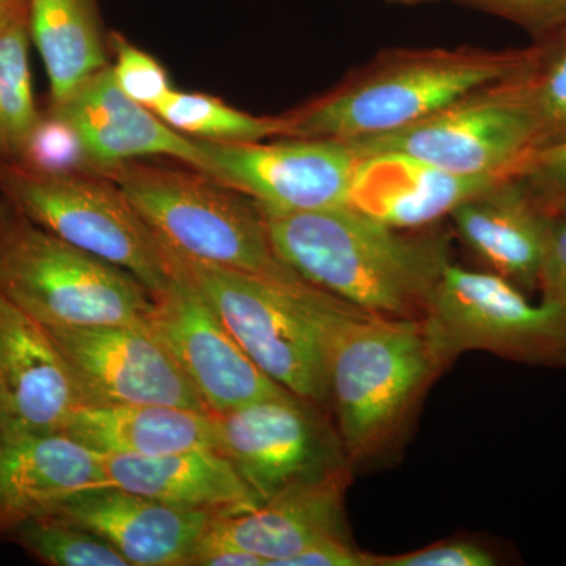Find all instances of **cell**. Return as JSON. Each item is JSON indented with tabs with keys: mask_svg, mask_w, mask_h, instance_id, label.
I'll use <instances>...</instances> for the list:
<instances>
[{
	"mask_svg": "<svg viewBox=\"0 0 566 566\" xmlns=\"http://www.w3.org/2000/svg\"><path fill=\"white\" fill-rule=\"evenodd\" d=\"M323 406L296 395L268 398L214 416L218 446L260 501L348 468Z\"/></svg>",
	"mask_w": 566,
	"mask_h": 566,
	"instance_id": "cell-10",
	"label": "cell"
},
{
	"mask_svg": "<svg viewBox=\"0 0 566 566\" xmlns=\"http://www.w3.org/2000/svg\"><path fill=\"white\" fill-rule=\"evenodd\" d=\"M0 192L48 232L129 271L151 293L169 285L172 260L166 244L106 175L40 172L0 159Z\"/></svg>",
	"mask_w": 566,
	"mask_h": 566,
	"instance_id": "cell-7",
	"label": "cell"
},
{
	"mask_svg": "<svg viewBox=\"0 0 566 566\" xmlns=\"http://www.w3.org/2000/svg\"><path fill=\"white\" fill-rule=\"evenodd\" d=\"M424 334L439 370L468 352L524 363H566V311L531 303L523 290L491 271L449 262L431 294Z\"/></svg>",
	"mask_w": 566,
	"mask_h": 566,
	"instance_id": "cell-8",
	"label": "cell"
},
{
	"mask_svg": "<svg viewBox=\"0 0 566 566\" xmlns=\"http://www.w3.org/2000/svg\"><path fill=\"white\" fill-rule=\"evenodd\" d=\"M109 485L102 453L65 433L0 441V536L77 491Z\"/></svg>",
	"mask_w": 566,
	"mask_h": 566,
	"instance_id": "cell-19",
	"label": "cell"
},
{
	"mask_svg": "<svg viewBox=\"0 0 566 566\" xmlns=\"http://www.w3.org/2000/svg\"><path fill=\"white\" fill-rule=\"evenodd\" d=\"M44 515L106 539L129 566H188L212 521L222 516L167 505L114 485L77 491Z\"/></svg>",
	"mask_w": 566,
	"mask_h": 566,
	"instance_id": "cell-16",
	"label": "cell"
},
{
	"mask_svg": "<svg viewBox=\"0 0 566 566\" xmlns=\"http://www.w3.org/2000/svg\"><path fill=\"white\" fill-rule=\"evenodd\" d=\"M536 52L538 48L386 52L283 115L289 137L354 142L398 132L480 88L520 76L531 69Z\"/></svg>",
	"mask_w": 566,
	"mask_h": 566,
	"instance_id": "cell-2",
	"label": "cell"
},
{
	"mask_svg": "<svg viewBox=\"0 0 566 566\" xmlns=\"http://www.w3.org/2000/svg\"><path fill=\"white\" fill-rule=\"evenodd\" d=\"M538 286L543 300L553 301L566 311V207L549 212Z\"/></svg>",
	"mask_w": 566,
	"mask_h": 566,
	"instance_id": "cell-33",
	"label": "cell"
},
{
	"mask_svg": "<svg viewBox=\"0 0 566 566\" xmlns=\"http://www.w3.org/2000/svg\"><path fill=\"white\" fill-rule=\"evenodd\" d=\"M175 163L139 159L99 174L120 186L156 237L181 256L263 277L301 279L275 256L259 203Z\"/></svg>",
	"mask_w": 566,
	"mask_h": 566,
	"instance_id": "cell-5",
	"label": "cell"
},
{
	"mask_svg": "<svg viewBox=\"0 0 566 566\" xmlns=\"http://www.w3.org/2000/svg\"><path fill=\"white\" fill-rule=\"evenodd\" d=\"M439 374L422 319L368 314L346 304L327 344V405L348 461L387 449Z\"/></svg>",
	"mask_w": 566,
	"mask_h": 566,
	"instance_id": "cell-3",
	"label": "cell"
},
{
	"mask_svg": "<svg viewBox=\"0 0 566 566\" xmlns=\"http://www.w3.org/2000/svg\"><path fill=\"white\" fill-rule=\"evenodd\" d=\"M546 39L520 77L538 125L539 147L566 137V28Z\"/></svg>",
	"mask_w": 566,
	"mask_h": 566,
	"instance_id": "cell-27",
	"label": "cell"
},
{
	"mask_svg": "<svg viewBox=\"0 0 566 566\" xmlns=\"http://www.w3.org/2000/svg\"><path fill=\"white\" fill-rule=\"evenodd\" d=\"M169 253L172 279L161 292L151 293L145 327L180 365L208 411L222 415L253 401L292 394L249 359Z\"/></svg>",
	"mask_w": 566,
	"mask_h": 566,
	"instance_id": "cell-11",
	"label": "cell"
},
{
	"mask_svg": "<svg viewBox=\"0 0 566 566\" xmlns=\"http://www.w3.org/2000/svg\"><path fill=\"white\" fill-rule=\"evenodd\" d=\"M81 395L50 333L0 296V441L63 433Z\"/></svg>",
	"mask_w": 566,
	"mask_h": 566,
	"instance_id": "cell-15",
	"label": "cell"
},
{
	"mask_svg": "<svg viewBox=\"0 0 566 566\" xmlns=\"http://www.w3.org/2000/svg\"><path fill=\"white\" fill-rule=\"evenodd\" d=\"M263 560L248 551L223 545V543L200 539L193 549L188 566H262Z\"/></svg>",
	"mask_w": 566,
	"mask_h": 566,
	"instance_id": "cell-35",
	"label": "cell"
},
{
	"mask_svg": "<svg viewBox=\"0 0 566 566\" xmlns=\"http://www.w3.org/2000/svg\"><path fill=\"white\" fill-rule=\"evenodd\" d=\"M169 251L264 375L296 397L327 405V344L344 301L303 279L241 273Z\"/></svg>",
	"mask_w": 566,
	"mask_h": 566,
	"instance_id": "cell-4",
	"label": "cell"
},
{
	"mask_svg": "<svg viewBox=\"0 0 566 566\" xmlns=\"http://www.w3.org/2000/svg\"><path fill=\"white\" fill-rule=\"evenodd\" d=\"M17 163L50 174L91 170L80 134L69 120L50 109H44L33 126Z\"/></svg>",
	"mask_w": 566,
	"mask_h": 566,
	"instance_id": "cell-28",
	"label": "cell"
},
{
	"mask_svg": "<svg viewBox=\"0 0 566 566\" xmlns=\"http://www.w3.org/2000/svg\"><path fill=\"white\" fill-rule=\"evenodd\" d=\"M203 145L216 180L251 197L264 212L349 207L360 155L346 142L275 137Z\"/></svg>",
	"mask_w": 566,
	"mask_h": 566,
	"instance_id": "cell-12",
	"label": "cell"
},
{
	"mask_svg": "<svg viewBox=\"0 0 566 566\" xmlns=\"http://www.w3.org/2000/svg\"><path fill=\"white\" fill-rule=\"evenodd\" d=\"M349 468L297 483L243 512L212 521L205 539L248 551L264 565L289 558L331 535H345L344 504Z\"/></svg>",
	"mask_w": 566,
	"mask_h": 566,
	"instance_id": "cell-17",
	"label": "cell"
},
{
	"mask_svg": "<svg viewBox=\"0 0 566 566\" xmlns=\"http://www.w3.org/2000/svg\"><path fill=\"white\" fill-rule=\"evenodd\" d=\"M516 174L547 211L566 207V137L535 148Z\"/></svg>",
	"mask_w": 566,
	"mask_h": 566,
	"instance_id": "cell-30",
	"label": "cell"
},
{
	"mask_svg": "<svg viewBox=\"0 0 566 566\" xmlns=\"http://www.w3.org/2000/svg\"><path fill=\"white\" fill-rule=\"evenodd\" d=\"M63 433L102 455L161 457L218 446L211 412L170 405L82 406Z\"/></svg>",
	"mask_w": 566,
	"mask_h": 566,
	"instance_id": "cell-22",
	"label": "cell"
},
{
	"mask_svg": "<svg viewBox=\"0 0 566 566\" xmlns=\"http://www.w3.org/2000/svg\"><path fill=\"white\" fill-rule=\"evenodd\" d=\"M0 296L43 326H145L153 304L136 275L48 232L2 196Z\"/></svg>",
	"mask_w": 566,
	"mask_h": 566,
	"instance_id": "cell-6",
	"label": "cell"
},
{
	"mask_svg": "<svg viewBox=\"0 0 566 566\" xmlns=\"http://www.w3.org/2000/svg\"><path fill=\"white\" fill-rule=\"evenodd\" d=\"M28 6L32 41L50 80V106H57L111 65L99 0H28Z\"/></svg>",
	"mask_w": 566,
	"mask_h": 566,
	"instance_id": "cell-23",
	"label": "cell"
},
{
	"mask_svg": "<svg viewBox=\"0 0 566 566\" xmlns=\"http://www.w3.org/2000/svg\"><path fill=\"white\" fill-rule=\"evenodd\" d=\"M264 216L289 270L368 314L422 319L450 262L444 234L394 229L353 207Z\"/></svg>",
	"mask_w": 566,
	"mask_h": 566,
	"instance_id": "cell-1",
	"label": "cell"
},
{
	"mask_svg": "<svg viewBox=\"0 0 566 566\" xmlns=\"http://www.w3.org/2000/svg\"><path fill=\"white\" fill-rule=\"evenodd\" d=\"M283 566H374L371 554L353 545L348 535H331L304 547Z\"/></svg>",
	"mask_w": 566,
	"mask_h": 566,
	"instance_id": "cell-34",
	"label": "cell"
},
{
	"mask_svg": "<svg viewBox=\"0 0 566 566\" xmlns=\"http://www.w3.org/2000/svg\"><path fill=\"white\" fill-rule=\"evenodd\" d=\"M103 461L109 485L167 505L230 515L262 504L214 447L161 457L103 455Z\"/></svg>",
	"mask_w": 566,
	"mask_h": 566,
	"instance_id": "cell-21",
	"label": "cell"
},
{
	"mask_svg": "<svg viewBox=\"0 0 566 566\" xmlns=\"http://www.w3.org/2000/svg\"><path fill=\"white\" fill-rule=\"evenodd\" d=\"M472 9L504 18L534 33L549 36L566 28V0H457Z\"/></svg>",
	"mask_w": 566,
	"mask_h": 566,
	"instance_id": "cell-31",
	"label": "cell"
},
{
	"mask_svg": "<svg viewBox=\"0 0 566 566\" xmlns=\"http://www.w3.org/2000/svg\"><path fill=\"white\" fill-rule=\"evenodd\" d=\"M46 109L73 125L88 169L95 172L139 159L169 158L214 177L203 142L178 133L155 111L133 102L118 87L111 65Z\"/></svg>",
	"mask_w": 566,
	"mask_h": 566,
	"instance_id": "cell-14",
	"label": "cell"
},
{
	"mask_svg": "<svg viewBox=\"0 0 566 566\" xmlns=\"http://www.w3.org/2000/svg\"><path fill=\"white\" fill-rule=\"evenodd\" d=\"M107 39L109 51L114 52L111 70L118 87L133 102L155 111L174 91L166 69L122 33L112 32Z\"/></svg>",
	"mask_w": 566,
	"mask_h": 566,
	"instance_id": "cell-29",
	"label": "cell"
},
{
	"mask_svg": "<svg viewBox=\"0 0 566 566\" xmlns=\"http://www.w3.org/2000/svg\"><path fill=\"white\" fill-rule=\"evenodd\" d=\"M9 538L44 565L129 566L106 539L54 515L25 521Z\"/></svg>",
	"mask_w": 566,
	"mask_h": 566,
	"instance_id": "cell-26",
	"label": "cell"
},
{
	"mask_svg": "<svg viewBox=\"0 0 566 566\" xmlns=\"http://www.w3.org/2000/svg\"><path fill=\"white\" fill-rule=\"evenodd\" d=\"M520 77L480 88L398 132L346 144L359 155L397 153L464 177L516 174L539 147Z\"/></svg>",
	"mask_w": 566,
	"mask_h": 566,
	"instance_id": "cell-9",
	"label": "cell"
},
{
	"mask_svg": "<svg viewBox=\"0 0 566 566\" xmlns=\"http://www.w3.org/2000/svg\"><path fill=\"white\" fill-rule=\"evenodd\" d=\"M449 218L458 238L488 271L521 290L539 285L549 211L517 174L469 197Z\"/></svg>",
	"mask_w": 566,
	"mask_h": 566,
	"instance_id": "cell-18",
	"label": "cell"
},
{
	"mask_svg": "<svg viewBox=\"0 0 566 566\" xmlns=\"http://www.w3.org/2000/svg\"><path fill=\"white\" fill-rule=\"evenodd\" d=\"M167 125L196 140L245 144L289 137L283 115L262 117L202 92L174 91L155 109Z\"/></svg>",
	"mask_w": 566,
	"mask_h": 566,
	"instance_id": "cell-24",
	"label": "cell"
},
{
	"mask_svg": "<svg viewBox=\"0 0 566 566\" xmlns=\"http://www.w3.org/2000/svg\"><path fill=\"white\" fill-rule=\"evenodd\" d=\"M389 3H400V6H422V3L438 2V0H386Z\"/></svg>",
	"mask_w": 566,
	"mask_h": 566,
	"instance_id": "cell-37",
	"label": "cell"
},
{
	"mask_svg": "<svg viewBox=\"0 0 566 566\" xmlns=\"http://www.w3.org/2000/svg\"><path fill=\"white\" fill-rule=\"evenodd\" d=\"M29 14L0 32V159L17 161L43 111L33 95Z\"/></svg>",
	"mask_w": 566,
	"mask_h": 566,
	"instance_id": "cell-25",
	"label": "cell"
},
{
	"mask_svg": "<svg viewBox=\"0 0 566 566\" xmlns=\"http://www.w3.org/2000/svg\"><path fill=\"white\" fill-rule=\"evenodd\" d=\"M505 177H464L397 153H370L360 155L349 207L394 229L420 230Z\"/></svg>",
	"mask_w": 566,
	"mask_h": 566,
	"instance_id": "cell-20",
	"label": "cell"
},
{
	"mask_svg": "<svg viewBox=\"0 0 566 566\" xmlns=\"http://www.w3.org/2000/svg\"><path fill=\"white\" fill-rule=\"evenodd\" d=\"M82 406L170 405L208 411L180 365L145 326H44Z\"/></svg>",
	"mask_w": 566,
	"mask_h": 566,
	"instance_id": "cell-13",
	"label": "cell"
},
{
	"mask_svg": "<svg viewBox=\"0 0 566 566\" xmlns=\"http://www.w3.org/2000/svg\"><path fill=\"white\" fill-rule=\"evenodd\" d=\"M374 566H491L495 558L486 547L469 539H449L415 553L371 556Z\"/></svg>",
	"mask_w": 566,
	"mask_h": 566,
	"instance_id": "cell-32",
	"label": "cell"
},
{
	"mask_svg": "<svg viewBox=\"0 0 566 566\" xmlns=\"http://www.w3.org/2000/svg\"><path fill=\"white\" fill-rule=\"evenodd\" d=\"M28 14V0H0V32Z\"/></svg>",
	"mask_w": 566,
	"mask_h": 566,
	"instance_id": "cell-36",
	"label": "cell"
}]
</instances>
